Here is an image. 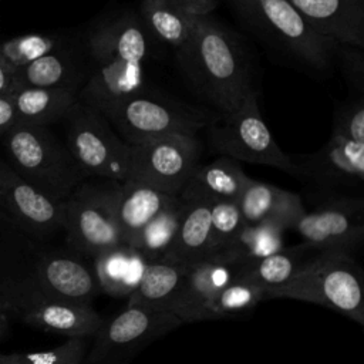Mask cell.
<instances>
[{"label": "cell", "mask_w": 364, "mask_h": 364, "mask_svg": "<svg viewBox=\"0 0 364 364\" xmlns=\"http://www.w3.org/2000/svg\"><path fill=\"white\" fill-rule=\"evenodd\" d=\"M176 55L192 84L222 115L236 111L253 91L243 46L210 16L196 18L192 34Z\"/></svg>", "instance_id": "cell-1"}, {"label": "cell", "mask_w": 364, "mask_h": 364, "mask_svg": "<svg viewBox=\"0 0 364 364\" xmlns=\"http://www.w3.org/2000/svg\"><path fill=\"white\" fill-rule=\"evenodd\" d=\"M266 299H293L336 310L360 326L364 324L361 270L348 252L321 250L304 260L283 286L266 291Z\"/></svg>", "instance_id": "cell-2"}, {"label": "cell", "mask_w": 364, "mask_h": 364, "mask_svg": "<svg viewBox=\"0 0 364 364\" xmlns=\"http://www.w3.org/2000/svg\"><path fill=\"white\" fill-rule=\"evenodd\" d=\"M6 148L14 171L53 199L63 202L87 178L67 145L46 127L16 124L6 132Z\"/></svg>", "instance_id": "cell-3"}, {"label": "cell", "mask_w": 364, "mask_h": 364, "mask_svg": "<svg viewBox=\"0 0 364 364\" xmlns=\"http://www.w3.org/2000/svg\"><path fill=\"white\" fill-rule=\"evenodd\" d=\"M228 1L253 31L306 64L326 70L336 60L338 43L316 31L289 0Z\"/></svg>", "instance_id": "cell-4"}, {"label": "cell", "mask_w": 364, "mask_h": 364, "mask_svg": "<svg viewBox=\"0 0 364 364\" xmlns=\"http://www.w3.org/2000/svg\"><path fill=\"white\" fill-rule=\"evenodd\" d=\"M121 182L97 179L80 183L63 202L68 249L82 257L121 245L117 202Z\"/></svg>", "instance_id": "cell-5"}, {"label": "cell", "mask_w": 364, "mask_h": 364, "mask_svg": "<svg viewBox=\"0 0 364 364\" xmlns=\"http://www.w3.org/2000/svg\"><path fill=\"white\" fill-rule=\"evenodd\" d=\"M257 98L259 92L253 90L236 111L222 115V119L209 128L212 148L223 156L277 168L301 178L297 164L277 145L262 118Z\"/></svg>", "instance_id": "cell-6"}, {"label": "cell", "mask_w": 364, "mask_h": 364, "mask_svg": "<svg viewBox=\"0 0 364 364\" xmlns=\"http://www.w3.org/2000/svg\"><path fill=\"white\" fill-rule=\"evenodd\" d=\"M0 309L9 318L68 338L92 337L105 320L91 304L46 297L18 277L0 284Z\"/></svg>", "instance_id": "cell-7"}, {"label": "cell", "mask_w": 364, "mask_h": 364, "mask_svg": "<svg viewBox=\"0 0 364 364\" xmlns=\"http://www.w3.org/2000/svg\"><path fill=\"white\" fill-rule=\"evenodd\" d=\"M67 148L85 176L125 182L129 173L131 145L95 108L77 102L65 118Z\"/></svg>", "instance_id": "cell-8"}, {"label": "cell", "mask_w": 364, "mask_h": 364, "mask_svg": "<svg viewBox=\"0 0 364 364\" xmlns=\"http://www.w3.org/2000/svg\"><path fill=\"white\" fill-rule=\"evenodd\" d=\"M102 115L129 145L173 134L196 135L209 125L203 112L146 90L118 102Z\"/></svg>", "instance_id": "cell-9"}, {"label": "cell", "mask_w": 364, "mask_h": 364, "mask_svg": "<svg viewBox=\"0 0 364 364\" xmlns=\"http://www.w3.org/2000/svg\"><path fill=\"white\" fill-rule=\"evenodd\" d=\"M181 324L169 311L127 306L104 320L81 364H129L144 348Z\"/></svg>", "instance_id": "cell-10"}, {"label": "cell", "mask_w": 364, "mask_h": 364, "mask_svg": "<svg viewBox=\"0 0 364 364\" xmlns=\"http://www.w3.org/2000/svg\"><path fill=\"white\" fill-rule=\"evenodd\" d=\"M200 144L196 135L173 134L131 145L127 181L148 185L179 196L199 166Z\"/></svg>", "instance_id": "cell-11"}, {"label": "cell", "mask_w": 364, "mask_h": 364, "mask_svg": "<svg viewBox=\"0 0 364 364\" xmlns=\"http://www.w3.org/2000/svg\"><path fill=\"white\" fill-rule=\"evenodd\" d=\"M18 279L37 293L57 300L91 304L101 293L92 264L70 249L38 255Z\"/></svg>", "instance_id": "cell-12"}, {"label": "cell", "mask_w": 364, "mask_h": 364, "mask_svg": "<svg viewBox=\"0 0 364 364\" xmlns=\"http://www.w3.org/2000/svg\"><path fill=\"white\" fill-rule=\"evenodd\" d=\"M293 229L309 247L348 252L364 237V200L338 198L326 202L311 212L306 210Z\"/></svg>", "instance_id": "cell-13"}, {"label": "cell", "mask_w": 364, "mask_h": 364, "mask_svg": "<svg viewBox=\"0 0 364 364\" xmlns=\"http://www.w3.org/2000/svg\"><path fill=\"white\" fill-rule=\"evenodd\" d=\"M63 202L30 185L0 159V209L20 229L37 236L63 230Z\"/></svg>", "instance_id": "cell-14"}, {"label": "cell", "mask_w": 364, "mask_h": 364, "mask_svg": "<svg viewBox=\"0 0 364 364\" xmlns=\"http://www.w3.org/2000/svg\"><path fill=\"white\" fill-rule=\"evenodd\" d=\"M242 269V264L216 253L188 263L181 289L169 306V313L182 323H193L198 310L220 289L237 279Z\"/></svg>", "instance_id": "cell-15"}, {"label": "cell", "mask_w": 364, "mask_h": 364, "mask_svg": "<svg viewBox=\"0 0 364 364\" xmlns=\"http://www.w3.org/2000/svg\"><path fill=\"white\" fill-rule=\"evenodd\" d=\"M296 164L300 176L324 185L354 186L364 179V144L331 135L317 152Z\"/></svg>", "instance_id": "cell-16"}, {"label": "cell", "mask_w": 364, "mask_h": 364, "mask_svg": "<svg viewBox=\"0 0 364 364\" xmlns=\"http://www.w3.org/2000/svg\"><path fill=\"white\" fill-rule=\"evenodd\" d=\"M321 36L355 47L364 44V0H289Z\"/></svg>", "instance_id": "cell-17"}, {"label": "cell", "mask_w": 364, "mask_h": 364, "mask_svg": "<svg viewBox=\"0 0 364 364\" xmlns=\"http://www.w3.org/2000/svg\"><path fill=\"white\" fill-rule=\"evenodd\" d=\"M144 90L145 82L141 63L122 60L98 61L80 91L78 100L105 114L118 102Z\"/></svg>", "instance_id": "cell-18"}, {"label": "cell", "mask_w": 364, "mask_h": 364, "mask_svg": "<svg viewBox=\"0 0 364 364\" xmlns=\"http://www.w3.org/2000/svg\"><path fill=\"white\" fill-rule=\"evenodd\" d=\"M149 34L139 16L125 13L97 26L88 37V50L94 60H122L141 63L149 53Z\"/></svg>", "instance_id": "cell-19"}, {"label": "cell", "mask_w": 364, "mask_h": 364, "mask_svg": "<svg viewBox=\"0 0 364 364\" xmlns=\"http://www.w3.org/2000/svg\"><path fill=\"white\" fill-rule=\"evenodd\" d=\"M246 225L269 223L282 229H293L306 212L299 193L272 183L249 179L237 200Z\"/></svg>", "instance_id": "cell-20"}, {"label": "cell", "mask_w": 364, "mask_h": 364, "mask_svg": "<svg viewBox=\"0 0 364 364\" xmlns=\"http://www.w3.org/2000/svg\"><path fill=\"white\" fill-rule=\"evenodd\" d=\"M250 176L239 161L220 155L206 165H199L179 193L183 200H203L216 203L222 200H239Z\"/></svg>", "instance_id": "cell-21"}, {"label": "cell", "mask_w": 364, "mask_h": 364, "mask_svg": "<svg viewBox=\"0 0 364 364\" xmlns=\"http://www.w3.org/2000/svg\"><path fill=\"white\" fill-rule=\"evenodd\" d=\"M175 198L134 181L122 182L117 202V223L121 242L132 246L142 229Z\"/></svg>", "instance_id": "cell-22"}, {"label": "cell", "mask_w": 364, "mask_h": 364, "mask_svg": "<svg viewBox=\"0 0 364 364\" xmlns=\"http://www.w3.org/2000/svg\"><path fill=\"white\" fill-rule=\"evenodd\" d=\"M148 262L132 246L118 245L92 257V267L102 293L128 297L138 286Z\"/></svg>", "instance_id": "cell-23"}, {"label": "cell", "mask_w": 364, "mask_h": 364, "mask_svg": "<svg viewBox=\"0 0 364 364\" xmlns=\"http://www.w3.org/2000/svg\"><path fill=\"white\" fill-rule=\"evenodd\" d=\"M13 101L17 124L46 127L67 118L75 107L78 92L70 88H17L9 92Z\"/></svg>", "instance_id": "cell-24"}, {"label": "cell", "mask_w": 364, "mask_h": 364, "mask_svg": "<svg viewBox=\"0 0 364 364\" xmlns=\"http://www.w3.org/2000/svg\"><path fill=\"white\" fill-rule=\"evenodd\" d=\"M185 266L168 257L149 262L136 289L128 296L127 306L169 311L181 289Z\"/></svg>", "instance_id": "cell-25"}, {"label": "cell", "mask_w": 364, "mask_h": 364, "mask_svg": "<svg viewBox=\"0 0 364 364\" xmlns=\"http://www.w3.org/2000/svg\"><path fill=\"white\" fill-rule=\"evenodd\" d=\"M212 203L185 200V209L175 239L164 257L188 264L209 255Z\"/></svg>", "instance_id": "cell-26"}, {"label": "cell", "mask_w": 364, "mask_h": 364, "mask_svg": "<svg viewBox=\"0 0 364 364\" xmlns=\"http://www.w3.org/2000/svg\"><path fill=\"white\" fill-rule=\"evenodd\" d=\"M139 18L151 38L178 50L188 41L198 17L172 0H142Z\"/></svg>", "instance_id": "cell-27"}, {"label": "cell", "mask_w": 364, "mask_h": 364, "mask_svg": "<svg viewBox=\"0 0 364 364\" xmlns=\"http://www.w3.org/2000/svg\"><path fill=\"white\" fill-rule=\"evenodd\" d=\"M78 71L65 51L54 48L40 58L18 67L13 74V90L17 88H70L77 91Z\"/></svg>", "instance_id": "cell-28"}, {"label": "cell", "mask_w": 364, "mask_h": 364, "mask_svg": "<svg viewBox=\"0 0 364 364\" xmlns=\"http://www.w3.org/2000/svg\"><path fill=\"white\" fill-rule=\"evenodd\" d=\"M283 233L284 229L274 225L245 223L236 236L216 255L245 266L283 249Z\"/></svg>", "instance_id": "cell-29"}, {"label": "cell", "mask_w": 364, "mask_h": 364, "mask_svg": "<svg viewBox=\"0 0 364 364\" xmlns=\"http://www.w3.org/2000/svg\"><path fill=\"white\" fill-rule=\"evenodd\" d=\"M309 246L301 243L293 247H283L279 252L245 264L242 276L264 289V294L270 289L286 284L304 263V253Z\"/></svg>", "instance_id": "cell-30"}, {"label": "cell", "mask_w": 364, "mask_h": 364, "mask_svg": "<svg viewBox=\"0 0 364 364\" xmlns=\"http://www.w3.org/2000/svg\"><path fill=\"white\" fill-rule=\"evenodd\" d=\"M264 289L245 279L240 273L237 279L220 289L196 313L193 321L225 318L252 310L259 301L264 300Z\"/></svg>", "instance_id": "cell-31"}, {"label": "cell", "mask_w": 364, "mask_h": 364, "mask_svg": "<svg viewBox=\"0 0 364 364\" xmlns=\"http://www.w3.org/2000/svg\"><path fill=\"white\" fill-rule=\"evenodd\" d=\"M183 209L185 200L176 196L142 229L134 242L132 247H135L148 263L164 257L169 250L175 239Z\"/></svg>", "instance_id": "cell-32"}, {"label": "cell", "mask_w": 364, "mask_h": 364, "mask_svg": "<svg viewBox=\"0 0 364 364\" xmlns=\"http://www.w3.org/2000/svg\"><path fill=\"white\" fill-rule=\"evenodd\" d=\"M87 350V338H68L63 344L44 351L0 353V364H81Z\"/></svg>", "instance_id": "cell-33"}, {"label": "cell", "mask_w": 364, "mask_h": 364, "mask_svg": "<svg viewBox=\"0 0 364 364\" xmlns=\"http://www.w3.org/2000/svg\"><path fill=\"white\" fill-rule=\"evenodd\" d=\"M245 222L236 200H222L212 203L209 255L223 249L243 228Z\"/></svg>", "instance_id": "cell-34"}, {"label": "cell", "mask_w": 364, "mask_h": 364, "mask_svg": "<svg viewBox=\"0 0 364 364\" xmlns=\"http://www.w3.org/2000/svg\"><path fill=\"white\" fill-rule=\"evenodd\" d=\"M58 40L51 36L27 34L0 44V54L16 70L57 48Z\"/></svg>", "instance_id": "cell-35"}, {"label": "cell", "mask_w": 364, "mask_h": 364, "mask_svg": "<svg viewBox=\"0 0 364 364\" xmlns=\"http://www.w3.org/2000/svg\"><path fill=\"white\" fill-rule=\"evenodd\" d=\"M331 135L364 144V101L357 98L336 109Z\"/></svg>", "instance_id": "cell-36"}, {"label": "cell", "mask_w": 364, "mask_h": 364, "mask_svg": "<svg viewBox=\"0 0 364 364\" xmlns=\"http://www.w3.org/2000/svg\"><path fill=\"white\" fill-rule=\"evenodd\" d=\"M334 58H338L341 63L343 74L351 87L363 91L364 88V55L361 47L337 44L334 51Z\"/></svg>", "instance_id": "cell-37"}, {"label": "cell", "mask_w": 364, "mask_h": 364, "mask_svg": "<svg viewBox=\"0 0 364 364\" xmlns=\"http://www.w3.org/2000/svg\"><path fill=\"white\" fill-rule=\"evenodd\" d=\"M17 124V115L9 94H0V134L7 132Z\"/></svg>", "instance_id": "cell-38"}, {"label": "cell", "mask_w": 364, "mask_h": 364, "mask_svg": "<svg viewBox=\"0 0 364 364\" xmlns=\"http://www.w3.org/2000/svg\"><path fill=\"white\" fill-rule=\"evenodd\" d=\"M172 1H175L186 13L196 17L209 16L218 4V0H172Z\"/></svg>", "instance_id": "cell-39"}, {"label": "cell", "mask_w": 364, "mask_h": 364, "mask_svg": "<svg viewBox=\"0 0 364 364\" xmlns=\"http://www.w3.org/2000/svg\"><path fill=\"white\" fill-rule=\"evenodd\" d=\"M13 74H14V68L0 54V94H9L11 91Z\"/></svg>", "instance_id": "cell-40"}, {"label": "cell", "mask_w": 364, "mask_h": 364, "mask_svg": "<svg viewBox=\"0 0 364 364\" xmlns=\"http://www.w3.org/2000/svg\"><path fill=\"white\" fill-rule=\"evenodd\" d=\"M9 330V316L0 309V340Z\"/></svg>", "instance_id": "cell-41"}]
</instances>
